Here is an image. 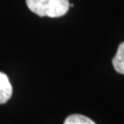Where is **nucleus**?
<instances>
[{
    "label": "nucleus",
    "mask_w": 124,
    "mask_h": 124,
    "mask_svg": "<svg viewBox=\"0 0 124 124\" xmlns=\"http://www.w3.org/2000/svg\"><path fill=\"white\" fill-rule=\"evenodd\" d=\"M28 8L39 17L59 18L69 9L68 0H26Z\"/></svg>",
    "instance_id": "1"
},
{
    "label": "nucleus",
    "mask_w": 124,
    "mask_h": 124,
    "mask_svg": "<svg viewBox=\"0 0 124 124\" xmlns=\"http://www.w3.org/2000/svg\"><path fill=\"white\" fill-rule=\"evenodd\" d=\"M13 95V87L4 72L0 71V104L5 103Z\"/></svg>",
    "instance_id": "2"
},
{
    "label": "nucleus",
    "mask_w": 124,
    "mask_h": 124,
    "mask_svg": "<svg viewBox=\"0 0 124 124\" xmlns=\"http://www.w3.org/2000/svg\"><path fill=\"white\" fill-rule=\"evenodd\" d=\"M112 63L116 71L124 75V41L121 42L118 46V50L112 60Z\"/></svg>",
    "instance_id": "3"
},
{
    "label": "nucleus",
    "mask_w": 124,
    "mask_h": 124,
    "mask_svg": "<svg viewBox=\"0 0 124 124\" xmlns=\"http://www.w3.org/2000/svg\"><path fill=\"white\" fill-rule=\"evenodd\" d=\"M63 124H96L93 120L90 118L86 117L84 115H80V114H73L70 115L65 119V121Z\"/></svg>",
    "instance_id": "4"
}]
</instances>
